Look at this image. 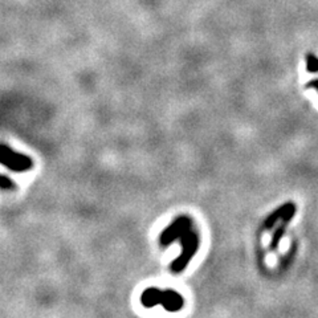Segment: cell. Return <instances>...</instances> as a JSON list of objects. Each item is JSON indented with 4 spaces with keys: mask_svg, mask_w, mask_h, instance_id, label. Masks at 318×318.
Listing matches in <instances>:
<instances>
[{
    "mask_svg": "<svg viewBox=\"0 0 318 318\" xmlns=\"http://www.w3.org/2000/svg\"><path fill=\"white\" fill-rule=\"evenodd\" d=\"M141 303L143 307L153 308L158 304L165 307V309L177 312L183 307V297L174 291H158L157 288H150L142 293Z\"/></svg>",
    "mask_w": 318,
    "mask_h": 318,
    "instance_id": "1",
    "label": "cell"
},
{
    "mask_svg": "<svg viewBox=\"0 0 318 318\" xmlns=\"http://www.w3.org/2000/svg\"><path fill=\"white\" fill-rule=\"evenodd\" d=\"M179 242L182 246V253L171 264V271L174 273L183 272L199 248V236L196 234V231H194L192 228L180 236Z\"/></svg>",
    "mask_w": 318,
    "mask_h": 318,
    "instance_id": "2",
    "label": "cell"
},
{
    "mask_svg": "<svg viewBox=\"0 0 318 318\" xmlns=\"http://www.w3.org/2000/svg\"><path fill=\"white\" fill-rule=\"evenodd\" d=\"M1 165L5 166L13 173H27L33 167V161L31 157L24 155L21 153H16L5 143L1 145V157H0Z\"/></svg>",
    "mask_w": 318,
    "mask_h": 318,
    "instance_id": "3",
    "label": "cell"
},
{
    "mask_svg": "<svg viewBox=\"0 0 318 318\" xmlns=\"http://www.w3.org/2000/svg\"><path fill=\"white\" fill-rule=\"evenodd\" d=\"M192 228L191 219L188 216H179L166 228L159 236V243L162 247L170 246L171 243L175 240H179V238L184 232H187L188 230Z\"/></svg>",
    "mask_w": 318,
    "mask_h": 318,
    "instance_id": "4",
    "label": "cell"
},
{
    "mask_svg": "<svg viewBox=\"0 0 318 318\" xmlns=\"http://www.w3.org/2000/svg\"><path fill=\"white\" fill-rule=\"evenodd\" d=\"M296 210H297V207H296V204L293 203V202H287V203H284L283 206L276 208L272 214L268 215V218L265 219L264 223H263L261 230H271V228H273V227L276 226V223L279 222H291L292 219H293V216H295Z\"/></svg>",
    "mask_w": 318,
    "mask_h": 318,
    "instance_id": "5",
    "label": "cell"
},
{
    "mask_svg": "<svg viewBox=\"0 0 318 318\" xmlns=\"http://www.w3.org/2000/svg\"><path fill=\"white\" fill-rule=\"evenodd\" d=\"M289 222H281L279 226H276V230L272 235V240H271V244H269V248L271 251H277L279 248V244H280L281 239H283L284 234H285V228L288 227Z\"/></svg>",
    "mask_w": 318,
    "mask_h": 318,
    "instance_id": "6",
    "label": "cell"
},
{
    "mask_svg": "<svg viewBox=\"0 0 318 318\" xmlns=\"http://www.w3.org/2000/svg\"><path fill=\"white\" fill-rule=\"evenodd\" d=\"M307 70L311 73L318 72V57H316L313 53L307 54Z\"/></svg>",
    "mask_w": 318,
    "mask_h": 318,
    "instance_id": "7",
    "label": "cell"
},
{
    "mask_svg": "<svg viewBox=\"0 0 318 318\" xmlns=\"http://www.w3.org/2000/svg\"><path fill=\"white\" fill-rule=\"evenodd\" d=\"M0 188L3 191H7V190H11V188H15V183L12 182L7 175H1V180H0Z\"/></svg>",
    "mask_w": 318,
    "mask_h": 318,
    "instance_id": "8",
    "label": "cell"
},
{
    "mask_svg": "<svg viewBox=\"0 0 318 318\" xmlns=\"http://www.w3.org/2000/svg\"><path fill=\"white\" fill-rule=\"evenodd\" d=\"M307 88H316L318 90V80H313L311 82H308Z\"/></svg>",
    "mask_w": 318,
    "mask_h": 318,
    "instance_id": "9",
    "label": "cell"
}]
</instances>
